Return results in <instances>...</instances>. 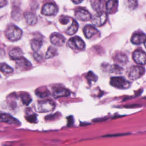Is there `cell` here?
<instances>
[{
	"label": "cell",
	"mask_w": 146,
	"mask_h": 146,
	"mask_svg": "<svg viewBox=\"0 0 146 146\" xmlns=\"http://www.w3.org/2000/svg\"><path fill=\"white\" fill-rule=\"evenodd\" d=\"M56 54H57V49L52 46H50L46 52V59L51 58L54 56L56 55Z\"/></svg>",
	"instance_id": "obj_23"
},
{
	"label": "cell",
	"mask_w": 146,
	"mask_h": 146,
	"mask_svg": "<svg viewBox=\"0 0 146 146\" xmlns=\"http://www.w3.org/2000/svg\"><path fill=\"white\" fill-rule=\"evenodd\" d=\"M42 46V41L38 39H33L31 41V47L34 52H37Z\"/></svg>",
	"instance_id": "obj_21"
},
{
	"label": "cell",
	"mask_w": 146,
	"mask_h": 146,
	"mask_svg": "<svg viewBox=\"0 0 146 146\" xmlns=\"http://www.w3.org/2000/svg\"><path fill=\"white\" fill-rule=\"evenodd\" d=\"M146 40V35L143 33H135L131 39V42L134 44H140Z\"/></svg>",
	"instance_id": "obj_15"
},
{
	"label": "cell",
	"mask_w": 146,
	"mask_h": 146,
	"mask_svg": "<svg viewBox=\"0 0 146 146\" xmlns=\"http://www.w3.org/2000/svg\"><path fill=\"white\" fill-rule=\"evenodd\" d=\"M68 44L70 47L74 49L82 50L85 48V43L79 36H74L69 39Z\"/></svg>",
	"instance_id": "obj_6"
},
{
	"label": "cell",
	"mask_w": 146,
	"mask_h": 146,
	"mask_svg": "<svg viewBox=\"0 0 146 146\" xmlns=\"http://www.w3.org/2000/svg\"><path fill=\"white\" fill-rule=\"evenodd\" d=\"M144 46H145V48H146V40H145V42H144Z\"/></svg>",
	"instance_id": "obj_35"
},
{
	"label": "cell",
	"mask_w": 146,
	"mask_h": 146,
	"mask_svg": "<svg viewBox=\"0 0 146 146\" xmlns=\"http://www.w3.org/2000/svg\"><path fill=\"white\" fill-rule=\"evenodd\" d=\"M22 55L23 52L19 47H15L13 48L9 52V56L13 60H17L23 56Z\"/></svg>",
	"instance_id": "obj_17"
},
{
	"label": "cell",
	"mask_w": 146,
	"mask_h": 146,
	"mask_svg": "<svg viewBox=\"0 0 146 146\" xmlns=\"http://www.w3.org/2000/svg\"><path fill=\"white\" fill-rule=\"evenodd\" d=\"M71 19L68 17H61L59 18V22L62 25H66L70 21Z\"/></svg>",
	"instance_id": "obj_30"
},
{
	"label": "cell",
	"mask_w": 146,
	"mask_h": 146,
	"mask_svg": "<svg viewBox=\"0 0 146 146\" xmlns=\"http://www.w3.org/2000/svg\"><path fill=\"white\" fill-rule=\"evenodd\" d=\"M74 3H76V4H78L79 3H80L81 2H82L83 0H71Z\"/></svg>",
	"instance_id": "obj_34"
},
{
	"label": "cell",
	"mask_w": 146,
	"mask_h": 146,
	"mask_svg": "<svg viewBox=\"0 0 146 146\" xmlns=\"http://www.w3.org/2000/svg\"><path fill=\"white\" fill-rule=\"evenodd\" d=\"M22 34V30L14 25L9 26L5 31L6 38L11 41H17L19 40L21 38Z\"/></svg>",
	"instance_id": "obj_1"
},
{
	"label": "cell",
	"mask_w": 146,
	"mask_h": 146,
	"mask_svg": "<svg viewBox=\"0 0 146 146\" xmlns=\"http://www.w3.org/2000/svg\"><path fill=\"white\" fill-rule=\"evenodd\" d=\"M34 58H35L37 61L40 62V61H41V60H42V56H41L40 55H39L37 53L34 54Z\"/></svg>",
	"instance_id": "obj_32"
},
{
	"label": "cell",
	"mask_w": 146,
	"mask_h": 146,
	"mask_svg": "<svg viewBox=\"0 0 146 146\" xmlns=\"http://www.w3.org/2000/svg\"><path fill=\"white\" fill-rule=\"evenodd\" d=\"M26 119L31 122V123H34L36 121V116L35 115H30L28 117H26Z\"/></svg>",
	"instance_id": "obj_31"
},
{
	"label": "cell",
	"mask_w": 146,
	"mask_h": 146,
	"mask_svg": "<svg viewBox=\"0 0 146 146\" xmlns=\"http://www.w3.org/2000/svg\"><path fill=\"white\" fill-rule=\"evenodd\" d=\"M145 72V69L139 66H133L131 67L127 72L128 78L133 80L140 78Z\"/></svg>",
	"instance_id": "obj_3"
},
{
	"label": "cell",
	"mask_w": 146,
	"mask_h": 146,
	"mask_svg": "<svg viewBox=\"0 0 146 146\" xmlns=\"http://www.w3.org/2000/svg\"><path fill=\"white\" fill-rule=\"evenodd\" d=\"M70 95V92L66 88L63 87H58L54 89L53 92L54 97L55 98H58L60 97L68 96Z\"/></svg>",
	"instance_id": "obj_16"
},
{
	"label": "cell",
	"mask_w": 146,
	"mask_h": 146,
	"mask_svg": "<svg viewBox=\"0 0 146 146\" xmlns=\"http://www.w3.org/2000/svg\"><path fill=\"white\" fill-rule=\"evenodd\" d=\"M107 19V14L106 12L101 11L97 12L92 18V23L97 27H100L105 24Z\"/></svg>",
	"instance_id": "obj_4"
},
{
	"label": "cell",
	"mask_w": 146,
	"mask_h": 146,
	"mask_svg": "<svg viewBox=\"0 0 146 146\" xmlns=\"http://www.w3.org/2000/svg\"><path fill=\"white\" fill-rule=\"evenodd\" d=\"M0 122L6 123L10 124H19V121L12 116L7 113H1L0 114Z\"/></svg>",
	"instance_id": "obj_11"
},
{
	"label": "cell",
	"mask_w": 146,
	"mask_h": 146,
	"mask_svg": "<svg viewBox=\"0 0 146 146\" xmlns=\"http://www.w3.org/2000/svg\"><path fill=\"white\" fill-rule=\"evenodd\" d=\"M118 6V0H108L106 3V10L108 13L116 12Z\"/></svg>",
	"instance_id": "obj_13"
},
{
	"label": "cell",
	"mask_w": 146,
	"mask_h": 146,
	"mask_svg": "<svg viewBox=\"0 0 146 146\" xmlns=\"http://www.w3.org/2000/svg\"><path fill=\"white\" fill-rule=\"evenodd\" d=\"M1 71L5 74H10L13 72V68L6 63H3L0 67Z\"/></svg>",
	"instance_id": "obj_26"
},
{
	"label": "cell",
	"mask_w": 146,
	"mask_h": 146,
	"mask_svg": "<svg viewBox=\"0 0 146 146\" xmlns=\"http://www.w3.org/2000/svg\"><path fill=\"white\" fill-rule=\"evenodd\" d=\"M6 5V0H0V7H3Z\"/></svg>",
	"instance_id": "obj_33"
},
{
	"label": "cell",
	"mask_w": 146,
	"mask_h": 146,
	"mask_svg": "<svg viewBox=\"0 0 146 146\" xmlns=\"http://www.w3.org/2000/svg\"><path fill=\"white\" fill-rule=\"evenodd\" d=\"M132 58L134 62L141 65L146 64V53L143 50H136L133 52Z\"/></svg>",
	"instance_id": "obj_7"
},
{
	"label": "cell",
	"mask_w": 146,
	"mask_h": 146,
	"mask_svg": "<svg viewBox=\"0 0 146 146\" xmlns=\"http://www.w3.org/2000/svg\"><path fill=\"white\" fill-rule=\"evenodd\" d=\"M21 98L23 103L25 105L29 104L32 100V99L30 97V96L26 92L22 94L21 95Z\"/></svg>",
	"instance_id": "obj_25"
},
{
	"label": "cell",
	"mask_w": 146,
	"mask_h": 146,
	"mask_svg": "<svg viewBox=\"0 0 146 146\" xmlns=\"http://www.w3.org/2000/svg\"><path fill=\"white\" fill-rule=\"evenodd\" d=\"M108 71L112 73L115 74H121L123 71V68L117 64H114L112 66H108Z\"/></svg>",
	"instance_id": "obj_24"
},
{
	"label": "cell",
	"mask_w": 146,
	"mask_h": 146,
	"mask_svg": "<svg viewBox=\"0 0 146 146\" xmlns=\"http://www.w3.org/2000/svg\"><path fill=\"white\" fill-rule=\"evenodd\" d=\"M106 3L104 0H90L91 7L97 12L103 11L106 9Z\"/></svg>",
	"instance_id": "obj_12"
},
{
	"label": "cell",
	"mask_w": 146,
	"mask_h": 146,
	"mask_svg": "<svg viewBox=\"0 0 146 146\" xmlns=\"http://www.w3.org/2000/svg\"><path fill=\"white\" fill-rule=\"evenodd\" d=\"M83 33L86 38L90 39L98 33V30L93 26L88 25L84 26L83 29Z\"/></svg>",
	"instance_id": "obj_14"
},
{
	"label": "cell",
	"mask_w": 146,
	"mask_h": 146,
	"mask_svg": "<svg viewBox=\"0 0 146 146\" xmlns=\"http://www.w3.org/2000/svg\"><path fill=\"white\" fill-rule=\"evenodd\" d=\"M36 94L38 95V96H39L40 98H44V97L48 96L50 93H49L48 91H47V90H45L43 91L39 90L38 91L36 92Z\"/></svg>",
	"instance_id": "obj_28"
},
{
	"label": "cell",
	"mask_w": 146,
	"mask_h": 146,
	"mask_svg": "<svg viewBox=\"0 0 146 146\" xmlns=\"http://www.w3.org/2000/svg\"><path fill=\"white\" fill-rule=\"evenodd\" d=\"M16 64L19 68L24 69L29 68L31 66V63L23 56L16 60Z\"/></svg>",
	"instance_id": "obj_18"
},
{
	"label": "cell",
	"mask_w": 146,
	"mask_h": 146,
	"mask_svg": "<svg viewBox=\"0 0 146 146\" xmlns=\"http://www.w3.org/2000/svg\"><path fill=\"white\" fill-rule=\"evenodd\" d=\"M110 84L113 87L119 89H127L130 86V83L125 78L121 76L111 78Z\"/></svg>",
	"instance_id": "obj_2"
},
{
	"label": "cell",
	"mask_w": 146,
	"mask_h": 146,
	"mask_svg": "<svg viewBox=\"0 0 146 146\" xmlns=\"http://www.w3.org/2000/svg\"><path fill=\"white\" fill-rule=\"evenodd\" d=\"M58 8L52 3H47L44 5L42 9V13L45 15H54L56 14Z\"/></svg>",
	"instance_id": "obj_8"
},
{
	"label": "cell",
	"mask_w": 146,
	"mask_h": 146,
	"mask_svg": "<svg viewBox=\"0 0 146 146\" xmlns=\"http://www.w3.org/2000/svg\"><path fill=\"white\" fill-rule=\"evenodd\" d=\"M25 18L27 23L29 25H34L37 22V17L35 14L32 13H26L25 14Z\"/></svg>",
	"instance_id": "obj_19"
},
{
	"label": "cell",
	"mask_w": 146,
	"mask_h": 146,
	"mask_svg": "<svg viewBox=\"0 0 146 146\" xmlns=\"http://www.w3.org/2000/svg\"><path fill=\"white\" fill-rule=\"evenodd\" d=\"M114 60L119 63L125 64L128 60V58L125 54L123 53H118L115 56Z\"/></svg>",
	"instance_id": "obj_22"
},
{
	"label": "cell",
	"mask_w": 146,
	"mask_h": 146,
	"mask_svg": "<svg viewBox=\"0 0 146 146\" xmlns=\"http://www.w3.org/2000/svg\"><path fill=\"white\" fill-rule=\"evenodd\" d=\"M86 78H87V80L89 83H91L92 82H95L98 80L97 76L94 72H92V71H89L87 73V74L86 75Z\"/></svg>",
	"instance_id": "obj_27"
},
{
	"label": "cell",
	"mask_w": 146,
	"mask_h": 146,
	"mask_svg": "<svg viewBox=\"0 0 146 146\" xmlns=\"http://www.w3.org/2000/svg\"><path fill=\"white\" fill-rule=\"evenodd\" d=\"M75 17L77 19L82 21H88L91 19V15L90 13L84 9H78L75 13Z\"/></svg>",
	"instance_id": "obj_9"
},
{
	"label": "cell",
	"mask_w": 146,
	"mask_h": 146,
	"mask_svg": "<svg viewBox=\"0 0 146 146\" xmlns=\"http://www.w3.org/2000/svg\"><path fill=\"white\" fill-rule=\"evenodd\" d=\"M50 41L53 45L62 46L66 41V38L58 33H54L51 35Z\"/></svg>",
	"instance_id": "obj_10"
},
{
	"label": "cell",
	"mask_w": 146,
	"mask_h": 146,
	"mask_svg": "<svg viewBox=\"0 0 146 146\" xmlns=\"http://www.w3.org/2000/svg\"><path fill=\"white\" fill-rule=\"evenodd\" d=\"M55 107V104L54 102L47 100L39 102L37 104L36 109L39 112H47L52 111Z\"/></svg>",
	"instance_id": "obj_5"
},
{
	"label": "cell",
	"mask_w": 146,
	"mask_h": 146,
	"mask_svg": "<svg viewBox=\"0 0 146 146\" xmlns=\"http://www.w3.org/2000/svg\"><path fill=\"white\" fill-rule=\"evenodd\" d=\"M78 24L75 20H72V23L70 27L67 29L66 33L68 35H74L78 29Z\"/></svg>",
	"instance_id": "obj_20"
},
{
	"label": "cell",
	"mask_w": 146,
	"mask_h": 146,
	"mask_svg": "<svg viewBox=\"0 0 146 146\" xmlns=\"http://www.w3.org/2000/svg\"><path fill=\"white\" fill-rule=\"evenodd\" d=\"M128 6L131 8H135L137 6V0H127Z\"/></svg>",
	"instance_id": "obj_29"
}]
</instances>
